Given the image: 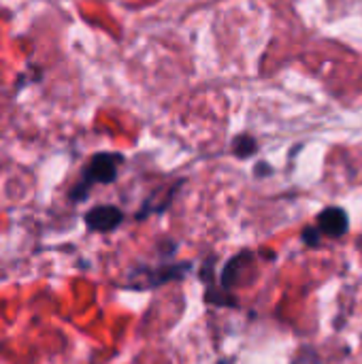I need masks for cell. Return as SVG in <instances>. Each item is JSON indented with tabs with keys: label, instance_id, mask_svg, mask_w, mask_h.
Wrapping results in <instances>:
<instances>
[{
	"label": "cell",
	"instance_id": "52a82bcc",
	"mask_svg": "<svg viewBox=\"0 0 362 364\" xmlns=\"http://www.w3.org/2000/svg\"><path fill=\"white\" fill-rule=\"evenodd\" d=\"M265 173H271L269 164H260V166H256V175H265Z\"/></svg>",
	"mask_w": 362,
	"mask_h": 364
},
{
	"label": "cell",
	"instance_id": "3957f363",
	"mask_svg": "<svg viewBox=\"0 0 362 364\" xmlns=\"http://www.w3.org/2000/svg\"><path fill=\"white\" fill-rule=\"evenodd\" d=\"M122 220H124V213L117 207H113V205L94 207L85 215V224L94 232H111V230H115L122 224Z\"/></svg>",
	"mask_w": 362,
	"mask_h": 364
},
{
	"label": "cell",
	"instance_id": "277c9868",
	"mask_svg": "<svg viewBox=\"0 0 362 364\" xmlns=\"http://www.w3.org/2000/svg\"><path fill=\"white\" fill-rule=\"evenodd\" d=\"M250 256H252L250 252H243V254H239V256H235V258H230V260L226 262V267H224V271H222V275H220V288H222L224 292H230V288H233L235 282H237V275H239L241 267L245 264L243 260H247Z\"/></svg>",
	"mask_w": 362,
	"mask_h": 364
},
{
	"label": "cell",
	"instance_id": "8992f818",
	"mask_svg": "<svg viewBox=\"0 0 362 364\" xmlns=\"http://www.w3.org/2000/svg\"><path fill=\"white\" fill-rule=\"evenodd\" d=\"M322 237H324V235L318 230V226H312V228L307 226V228L303 230V243L309 245V247H318L320 241H322Z\"/></svg>",
	"mask_w": 362,
	"mask_h": 364
},
{
	"label": "cell",
	"instance_id": "5b68a950",
	"mask_svg": "<svg viewBox=\"0 0 362 364\" xmlns=\"http://www.w3.org/2000/svg\"><path fill=\"white\" fill-rule=\"evenodd\" d=\"M256 149H258V143H256V139L250 136V134H239V136L233 141V151H235L237 158H250V156L256 154Z\"/></svg>",
	"mask_w": 362,
	"mask_h": 364
},
{
	"label": "cell",
	"instance_id": "6da1fadb",
	"mask_svg": "<svg viewBox=\"0 0 362 364\" xmlns=\"http://www.w3.org/2000/svg\"><path fill=\"white\" fill-rule=\"evenodd\" d=\"M122 162H124V156L122 154L102 151V154L92 156V160L87 162V166L81 173V179L70 190V200H75V203L83 200L87 196V192L92 190V186L113 183L117 179V171H119V164Z\"/></svg>",
	"mask_w": 362,
	"mask_h": 364
},
{
	"label": "cell",
	"instance_id": "7a4b0ae2",
	"mask_svg": "<svg viewBox=\"0 0 362 364\" xmlns=\"http://www.w3.org/2000/svg\"><path fill=\"white\" fill-rule=\"evenodd\" d=\"M318 230L331 239H339L344 237L348 230H350V218H348V211L341 209V207H326L320 211L318 220Z\"/></svg>",
	"mask_w": 362,
	"mask_h": 364
}]
</instances>
